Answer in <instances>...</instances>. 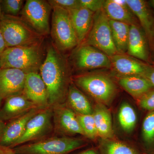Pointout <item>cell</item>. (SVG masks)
<instances>
[{
    "label": "cell",
    "instance_id": "23",
    "mask_svg": "<svg viewBox=\"0 0 154 154\" xmlns=\"http://www.w3.org/2000/svg\"><path fill=\"white\" fill-rule=\"evenodd\" d=\"M67 105L77 114H93L91 103L85 95L72 83L69 87L67 96Z\"/></svg>",
    "mask_w": 154,
    "mask_h": 154
},
{
    "label": "cell",
    "instance_id": "36",
    "mask_svg": "<svg viewBox=\"0 0 154 154\" xmlns=\"http://www.w3.org/2000/svg\"><path fill=\"white\" fill-rule=\"evenodd\" d=\"M6 48L5 43L4 41L2 32L0 30V55Z\"/></svg>",
    "mask_w": 154,
    "mask_h": 154
},
{
    "label": "cell",
    "instance_id": "33",
    "mask_svg": "<svg viewBox=\"0 0 154 154\" xmlns=\"http://www.w3.org/2000/svg\"><path fill=\"white\" fill-rule=\"evenodd\" d=\"M144 77L148 79L154 87V63L150 64L146 72Z\"/></svg>",
    "mask_w": 154,
    "mask_h": 154
},
{
    "label": "cell",
    "instance_id": "39",
    "mask_svg": "<svg viewBox=\"0 0 154 154\" xmlns=\"http://www.w3.org/2000/svg\"><path fill=\"white\" fill-rule=\"evenodd\" d=\"M2 7H1V1H0V18L2 17Z\"/></svg>",
    "mask_w": 154,
    "mask_h": 154
},
{
    "label": "cell",
    "instance_id": "3",
    "mask_svg": "<svg viewBox=\"0 0 154 154\" xmlns=\"http://www.w3.org/2000/svg\"><path fill=\"white\" fill-rule=\"evenodd\" d=\"M41 43L6 48L0 55L2 68L18 69L27 74L37 72L42 64Z\"/></svg>",
    "mask_w": 154,
    "mask_h": 154
},
{
    "label": "cell",
    "instance_id": "12",
    "mask_svg": "<svg viewBox=\"0 0 154 154\" xmlns=\"http://www.w3.org/2000/svg\"><path fill=\"white\" fill-rule=\"evenodd\" d=\"M128 54L149 64H152V51L148 40L140 25H130Z\"/></svg>",
    "mask_w": 154,
    "mask_h": 154
},
{
    "label": "cell",
    "instance_id": "27",
    "mask_svg": "<svg viewBox=\"0 0 154 154\" xmlns=\"http://www.w3.org/2000/svg\"><path fill=\"white\" fill-rule=\"evenodd\" d=\"M142 137L147 152L146 154L154 151V111L148 112L144 119Z\"/></svg>",
    "mask_w": 154,
    "mask_h": 154
},
{
    "label": "cell",
    "instance_id": "9",
    "mask_svg": "<svg viewBox=\"0 0 154 154\" xmlns=\"http://www.w3.org/2000/svg\"><path fill=\"white\" fill-rule=\"evenodd\" d=\"M51 9L48 1L28 0L20 13V18L36 33L44 36L50 32L49 18Z\"/></svg>",
    "mask_w": 154,
    "mask_h": 154
},
{
    "label": "cell",
    "instance_id": "42",
    "mask_svg": "<svg viewBox=\"0 0 154 154\" xmlns=\"http://www.w3.org/2000/svg\"><path fill=\"white\" fill-rule=\"evenodd\" d=\"M2 68V65H1V60H0V69Z\"/></svg>",
    "mask_w": 154,
    "mask_h": 154
},
{
    "label": "cell",
    "instance_id": "21",
    "mask_svg": "<svg viewBox=\"0 0 154 154\" xmlns=\"http://www.w3.org/2000/svg\"><path fill=\"white\" fill-rule=\"evenodd\" d=\"M98 136L101 139H113L114 132L110 111L103 104L95 105L93 113Z\"/></svg>",
    "mask_w": 154,
    "mask_h": 154
},
{
    "label": "cell",
    "instance_id": "5",
    "mask_svg": "<svg viewBox=\"0 0 154 154\" xmlns=\"http://www.w3.org/2000/svg\"><path fill=\"white\" fill-rule=\"evenodd\" d=\"M77 87L90 95L98 103L109 105L117 93V87L113 80L100 73L81 75L75 79Z\"/></svg>",
    "mask_w": 154,
    "mask_h": 154
},
{
    "label": "cell",
    "instance_id": "16",
    "mask_svg": "<svg viewBox=\"0 0 154 154\" xmlns=\"http://www.w3.org/2000/svg\"><path fill=\"white\" fill-rule=\"evenodd\" d=\"M23 94L38 107H49L46 86L37 72H30L27 74Z\"/></svg>",
    "mask_w": 154,
    "mask_h": 154
},
{
    "label": "cell",
    "instance_id": "32",
    "mask_svg": "<svg viewBox=\"0 0 154 154\" xmlns=\"http://www.w3.org/2000/svg\"><path fill=\"white\" fill-rule=\"evenodd\" d=\"M81 8L95 13L103 9L104 0H79Z\"/></svg>",
    "mask_w": 154,
    "mask_h": 154
},
{
    "label": "cell",
    "instance_id": "17",
    "mask_svg": "<svg viewBox=\"0 0 154 154\" xmlns=\"http://www.w3.org/2000/svg\"><path fill=\"white\" fill-rule=\"evenodd\" d=\"M44 107L33 108L27 113L11 120L6 125L0 145L11 147L22 136L29 120Z\"/></svg>",
    "mask_w": 154,
    "mask_h": 154
},
{
    "label": "cell",
    "instance_id": "8",
    "mask_svg": "<svg viewBox=\"0 0 154 154\" xmlns=\"http://www.w3.org/2000/svg\"><path fill=\"white\" fill-rule=\"evenodd\" d=\"M53 112L51 107H45L28 121L23 134L12 146L14 147L47 137L54 131Z\"/></svg>",
    "mask_w": 154,
    "mask_h": 154
},
{
    "label": "cell",
    "instance_id": "26",
    "mask_svg": "<svg viewBox=\"0 0 154 154\" xmlns=\"http://www.w3.org/2000/svg\"><path fill=\"white\" fill-rule=\"evenodd\" d=\"M118 118L121 128L127 132L133 130L137 122V116L134 109L126 102L122 103L120 106Z\"/></svg>",
    "mask_w": 154,
    "mask_h": 154
},
{
    "label": "cell",
    "instance_id": "35",
    "mask_svg": "<svg viewBox=\"0 0 154 154\" xmlns=\"http://www.w3.org/2000/svg\"><path fill=\"white\" fill-rule=\"evenodd\" d=\"M78 154H99L98 149L90 148L81 152Z\"/></svg>",
    "mask_w": 154,
    "mask_h": 154
},
{
    "label": "cell",
    "instance_id": "38",
    "mask_svg": "<svg viewBox=\"0 0 154 154\" xmlns=\"http://www.w3.org/2000/svg\"><path fill=\"white\" fill-rule=\"evenodd\" d=\"M149 3L150 5H151L152 7L154 9V0H151V1H150Z\"/></svg>",
    "mask_w": 154,
    "mask_h": 154
},
{
    "label": "cell",
    "instance_id": "7",
    "mask_svg": "<svg viewBox=\"0 0 154 154\" xmlns=\"http://www.w3.org/2000/svg\"><path fill=\"white\" fill-rule=\"evenodd\" d=\"M83 44L91 45L110 57L119 53L113 42L109 19L103 9L94 14L93 25Z\"/></svg>",
    "mask_w": 154,
    "mask_h": 154
},
{
    "label": "cell",
    "instance_id": "25",
    "mask_svg": "<svg viewBox=\"0 0 154 154\" xmlns=\"http://www.w3.org/2000/svg\"><path fill=\"white\" fill-rule=\"evenodd\" d=\"M113 42L119 53H127L130 25L109 19Z\"/></svg>",
    "mask_w": 154,
    "mask_h": 154
},
{
    "label": "cell",
    "instance_id": "2",
    "mask_svg": "<svg viewBox=\"0 0 154 154\" xmlns=\"http://www.w3.org/2000/svg\"><path fill=\"white\" fill-rule=\"evenodd\" d=\"M87 144V141L80 138L47 137L13 149L18 154H69Z\"/></svg>",
    "mask_w": 154,
    "mask_h": 154
},
{
    "label": "cell",
    "instance_id": "14",
    "mask_svg": "<svg viewBox=\"0 0 154 154\" xmlns=\"http://www.w3.org/2000/svg\"><path fill=\"white\" fill-rule=\"evenodd\" d=\"M27 73L13 68L0 69V95L3 99L23 94Z\"/></svg>",
    "mask_w": 154,
    "mask_h": 154
},
{
    "label": "cell",
    "instance_id": "11",
    "mask_svg": "<svg viewBox=\"0 0 154 154\" xmlns=\"http://www.w3.org/2000/svg\"><path fill=\"white\" fill-rule=\"evenodd\" d=\"M54 131L57 134L84 135L77 114L65 103L52 107Z\"/></svg>",
    "mask_w": 154,
    "mask_h": 154
},
{
    "label": "cell",
    "instance_id": "30",
    "mask_svg": "<svg viewBox=\"0 0 154 154\" xmlns=\"http://www.w3.org/2000/svg\"><path fill=\"white\" fill-rule=\"evenodd\" d=\"M48 2L52 8H58L70 11L82 8L79 0H49Z\"/></svg>",
    "mask_w": 154,
    "mask_h": 154
},
{
    "label": "cell",
    "instance_id": "15",
    "mask_svg": "<svg viewBox=\"0 0 154 154\" xmlns=\"http://www.w3.org/2000/svg\"><path fill=\"white\" fill-rule=\"evenodd\" d=\"M110 58L111 68L118 77L144 76L150 65L125 54H117Z\"/></svg>",
    "mask_w": 154,
    "mask_h": 154
},
{
    "label": "cell",
    "instance_id": "28",
    "mask_svg": "<svg viewBox=\"0 0 154 154\" xmlns=\"http://www.w3.org/2000/svg\"><path fill=\"white\" fill-rule=\"evenodd\" d=\"M77 116L85 136L92 140L96 139L99 137L93 114H77Z\"/></svg>",
    "mask_w": 154,
    "mask_h": 154
},
{
    "label": "cell",
    "instance_id": "37",
    "mask_svg": "<svg viewBox=\"0 0 154 154\" xmlns=\"http://www.w3.org/2000/svg\"><path fill=\"white\" fill-rule=\"evenodd\" d=\"M5 127L6 125L4 123V121L0 119V141L2 137Z\"/></svg>",
    "mask_w": 154,
    "mask_h": 154
},
{
    "label": "cell",
    "instance_id": "18",
    "mask_svg": "<svg viewBox=\"0 0 154 154\" xmlns=\"http://www.w3.org/2000/svg\"><path fill=\"white\" fill-rule=\"evenodd\" d=\"M38 107H40L30 101L23 94L11 96L6 99L4 106L0 109V119L3 121L11 120Z\"/></svg>",
    "mask_w": 154,
    "mask_h": 154
},
{
    "label": "cell",
    "instance_id": "10",
    "mask_svg": "<svg viewBox=\"0 0 154 154\" xmlns=\"http://www.w3.org/2000/svg\"><path fill=\"white\" fill-rule=\"evenodd\" d=\"M74 63L77 69L81 70L110 68V57L97 49L88 45L82 44L74 53Z\"/></svg>",
    "mask_w": 154,
    "mask_h": 154
},
{
    "label": "cell",
    "instance_id": "19",
    "mask_svg": "<svg viewBox=\"0 0 154 154\" xmlns=\"http://www.w3.org/2000/svg\"><path fill=\"white\" fill-rule=\"evenodd\" d=\"M68 11L79 45L85 40L90 32L95 13L84 8Z\"/></svg>",
    "mask_w": 154,
    "mask_h": 154
},
{
    "label": "cell",
    "instance_id": "22",
    "mask_svg": "<svg viewBox=\"0 0 154 154\" xmlns=\"http://www.w3.org/2000/svg\"><path fill=\"white\" fill-rule=\"evenodd\" d=\"M103 10L110 20L128 25H139L137 18L128 6L119 5L115 0L105 1Z\"/></svg>",
    "mask_w": 154,
    "mask_h": 154
},
{
    "label": "cell",
    "instance_id": "29",
    "mask_svg": "<svg viewBox=\"0 0 154 154\" xmlns=\"http://www.w3.org/2000/svg\"><path fill=\"white\" fill-rule=\"evenodd\" d=\"M24 1L23 0H3L1 1L2 10L5 15L17 17L20 14Z\"/></svg>",
    "mask_w": 154,
    "mask_h": 154
},
{
    "label": "cell",
    "instance_id": "1",
    "mask_svg": "<svg viewBox=\"0 0 154 154\" xmlns=\"http://www.w3.org/2000/svg\"><path fill=\"white\" fill-rule=\"evenodd\" d=\"M39 69L47 89L49 106L64 103L71 84L69 70L66 60L56 48L48 47Z\"/></svg>",
    "mask_w": 154,
    "mask_h": 154
},
{
    "label": "cell",
    "instance_id": "31",
    "mask_svg": "<svg viewBox=\"0 0 154 154\" xmlns=\"http://www.w3.org/2000/svg\"><path fill=\"white\" fill-rule=\"evenodd\" d=\"M139 107L149 112L154 111V88L137 100Z\"/></svg>",
    "mask_w": 154,
    "mask_h": 154
},
{
    "label": "cell",
    "instance_id": "6",
    "mask_svg": "<svg viewBox=\"0 0 154 154\" xmlns=\"http://www.w3.org/2000/svg\"><path fill=\"white\" fill-rule=\"evenodd\" d=\"M51 34L57 49L68 50L79 45L68 11L53 8Z\"/></svg>",
    "mask_w": 154,
    "mask_h": 154
},
{
    "label": "cell",
    "instance_id": "13",
    "mask_svg": "<svg viewBox=\"0 0 154 154\" xmlns=\"http://www.w3.org/2000/svg\"><path fill=\"white\" fill-rule=\"evenodd\" d=\"M148 40L152 53H154V14L149 3L143 0H126Z\"/></svg>",
    "mask_w": 154,
    "mask_h": 154
},
{
    "label": "cell",
    "instance_id": "24",
    "mask_svg": "<svg viewBox=\"0 0 154 154\" xmlns=\"http://www.w3.org/2000/svg\"><path fill=\"white\" fill-rule=\"evenodd\" d=\"M99 154H145L134 146L114 139H101Z\"/></svg>",
    "mask_w": 154,
    "mask_h": 154
},
{
    "label": "cell",
    "instance_id": "41",
    "mask_svg": "<svg viewBox=\"0 0 154 154\" xmlns=\"http://www.w3.org/2000/svg\"><path fill=\"white\" fill-rule=\"evenodd\" d=\"M146 154H154V151L151 152L149 153Z\"/></svg>",
    "mask_w": 154,
    "mask_h": 154
},
{
    "label": "cell",
    "instance_id": "40",
    "mask_svg": "<svg viewBox=\"0 0 154 154\" xmlns=\"http://www.w3.org/2000/svg\"><path fill=\"white\" fill-rule=\"evenodd\" d=\"M3 98H2V96L0 95V109H1V105H2V101Z\"/></svg>",
    "mask_w": 154,
    "mask_h": 154
},
{
    "label": "cell",
    "instance_id": "4",
    "mask_svg": "<svg viewBox=\"0 0 154 154\" xmlns=\"http://www.w3.org/2000/svg\"><path fill=\"white\" fill-rule=\"evenodd\" d=\"M0 30L6 48L28 46L41 42L42 36L18 17L2 14L0 18Z\"/></svg>",
    "mask_w": 154,
    "mask_h": 154
},
{
    "label": "cell",
    "instance_id": "20",
    "mask_svg": "<svg viewBox=\"0 0 154 154\" xmlns=\"http://www.w3.org/2000/svg\"><path fill=\"white\" fill-rule=\"evenodd\" d=\"M118 82L119 85L136 100L154 88L143 76L118 77Z\"/></svg>",
    "mask_w": 154,
    "mask_h": 154
},
{
    "label": "cell",
    "instance_id": "34",
    "mask_svg": "<svg viewBox=\"0 0 154 154\" xmlns=\"http://www.w3.org/2000/svg\"><path fill=\"white\" fill-rule=\"evenodd\" d=\"M0 154H18L10 147L0 145Z\"/></svg>",
    "mask_w": 154,
    "mask_h": 154
}]
</instances>
